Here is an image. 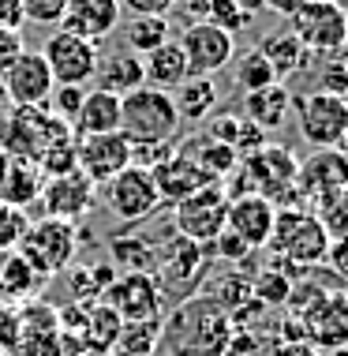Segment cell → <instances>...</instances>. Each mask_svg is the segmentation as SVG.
<instances>
[{"instance_id":"25","label":"cell","mask_w":348,"mask_h":356,"mask_svg":"<svg viewBox=\"0 0 348 356\" xmlns=\"http://www.w3.org/2000/svg\"><path fill=\"white\" fill-rule=\"evenodd\" d=\"M45 180H49V177L42 172V165H38V161L12 158V165H8V172L0 177V203L26 210L31 203H38V199H42Z\"/></svg>"},{"instance_id":"59","label":"cell","mask_w":348,"mask_h":356,"mask_svg":"<svg viewBox=\"0 0 348 356\" xmlns=\"http://www.w3.org/2000/svg\"><path fill=\"white\" fill-rule=\"evenodd\" d=\"M345 296H348V285H345Z\"/></svg>"},{"instance_id":"8","label":"cell","mask_w":348,"mask_h":356,"mask_svg":"<svg viewBox=\"0 0 348 356\" xmlns=\"http://www.w3.org/2000/svg\"><path fill=\"white\" fill-rule=\"evenodd\" d=\"M53 86V72L38 49H23L0 64V94L12 109H42Z\"/></svg>"},{"instance_id":"27","label":"cell","mask_w":348,"mask_h":356,"mask_svg":"<svg viewBox=\"0 0 348 356\" xmlns=\"http://www.w3.org/2000/svg\"><path fill=\"white\" fill-rule=\"evenodd\" d=\"M169 94H172V102H176L180 120H188V124L210 120L217 113V102H221L214 79H206V75H188V79H183L176 90H169Z\"/></svg>"},{"instance_id":"47","label":"cell","mask_w":348,"mask_h":356,"mask_svg":"<svg viewBox=\"0 0 348 356\" xmlns=\"http://www.w3.org/2000/svg\"><path fill=\"white\" fill-rule=\"evenodd\" d=\"M326 266H330V270L348 285V236L330 240V252H326Z\"/></svg>"},{"instance_id":"3","label":"cell","mask_w":348,"mask_h":356,"mask_svg":"<svg viewBox=\"0 0 348 356\" xmlns=\"http://www.w3.org/2000/svg\"><path fill=\"white\" fill-rule=\"evenodd\" d=\"M285 307L304 326V341L315 345L318 353L348 345V296H345V289L292 285V296H288Z\"/></svg>"},{"instance_id":"31","label":"cell","mask_w":348,"mask_h":356,"mask_svg":"<svg viewBox=\"0 0 348 356\" xmlns=\"http://www.w3.org/2000/svg\"><path fill=\"white\" fill-rule=\"evenodd\" d=\"M142 68H147V86H158V90H176V86L191 75L188 56H183L176 38H169L165 45H158L154 53L142 56Z\"/></svg>"},{"instance_id":"15","label":"cell","mask_w":348,"mask_h":356,"mask_svg":"<svg viewBox=\"0 0 348 356\" xmlns=\"http://www.w3.org/2000/svg\"><path fill=\"white\" fill-rule=\"evenodd\" d=\"M176 42L188 56V72L206 75V79H214L221 68H229L232 56H236V38L214 23H188Z\"/></svg>"},{"instance_id":"1","label":"cell","mask_w":348,"mask_h":356,"mask_svg":"<svg viewBox=\"0 0 348 356\" xmlns=\"http://www.w3.org/2000/svg\"><path fill=\"white\" fill-rule=\"evenodd\" d=\"M232 330V315L210 293L183 296L176 312L165 315L158 356H225Z\"/></svg>"},{"instance_id":"5","label":"cell","mask_w":348,"mask_h":356,"mask_svg":"<svg viewBox=\"0 0 348 356\" xmlns=\"http://www.w3.org/2000/svg\"><path fill=\"white\" fill-rule=\"evenodd\" d=\"M180 128V113L169 90L139 86L120 98V131L128 143H169Z\"/></svg>"},{"instance_id":"53","label":"cell","mask_w":348,"mask_h":356,"mask_svg":"<svg viewBox=\"0 0 348 356\" xmlns=\"http://www.w3.org/2000/svg\"><path fill=\"white\" fill-rule=\"evenodd\" d=\"M176 4H183L191 12V19H195V23H202V15H206V8L214 4V0H176Z\"/></svg>"},{"instance_id":"28","label":"cell","mask_w":348,"mask_h":356,"mask_svg":"<svg viewBox=\"0 0 348 356\" xmlns=\"http://www.w3.org/2000/svg\"><path fill=\"white\" fill-rule=\"evenodd\" d=\"M72 131L79 136H105V131H120V94L109 90H90L79 105V117H75Z\"/></svg>"},{"instance_id":"54","label":"cell","mask_w":348,"mask_h":356,"mask_svg":"<svg viewBox=\"0 0 348 356\" xmlns=\"http://www.w3.org/2000/svg\"><path fill=\"white\" fill-rule=\"evenodd\" d=\"M8 165H12V154H8L4 147H0V177H4V172H8Z\"/></svg>"},{"instance_id":"2","label":"cell","mask_w":348,"mask_h":356,"mask_svg":"<svg viewBox=\"0 0 348 356\" xmlns=\"http://www.w3.org/2000/svg\"><path fill=\"white\" fill-rule=\"evenodd\" d=\"M296 172H299V158L285 147L266 143L263 150L240 158V165L229 172L221 184H225L229 199L236 195H263L270 203L281 207H299L296 199Z\"/></svg>"},{"instance_id":"61","label":"cell","mask_w":348,"mask_h":356,"mask_svg":"<svg viewBox=\"0 0 348 356\" xmlns=\"http://www.w3.org/2000/svg\"><path fill=\"white\" fill-rule=\"evenodd\" d=\"M0 98H4V94H0Z\"/></svg>"},{"instance_id":"60","label":"cell","mask_w":348,"mask_h":356,"mask_svg":"<svg viewBox=\"0 0 348 356\" xmlns=\"http://www.w3.org/2000/svg\"><path fill=\"white\" fill-rule=\"evenodd\" d=\"M345 19H348V8H345Z\"/></svg>"},{"instance_id":"14","label":"cell","mask_w":348,"mask_h":356,"mask_svg":"<svg viewBox=\"0 0 348 356\" xmlns=\"http://www.w3.org/2000/svg\"><path fill=\"white\" fill-rule=\"evenodd\" d=\"M45 56L53 72V83L56 86H83L98 75V64H101V49L86 38H75L67 31H53L45 38V45L38 49Z\"/></svg>"},{"instance_id":"52","label":"cell","mask_w":348,"mask_h":356,"mask_svg":"<svg viewBox=\"0 0 348 356\" xmlns=\"http://www.w3.org/2000/svg\"><path fill=\"white\" fill-rule=\"evenodd\" d=\"M299 8V0H263V12H274V15H292Z\"/></svg>"},{"instance_id":"17","label":"cell","mask_w":348,"mask_h":356,"mask_svg":"<svg viewBox=\"0 0 348 356\" xmlns=\"http://www.w3.org/2000/svg\"><path fill=\"white\" fill-rule=\"evenodd\" d=\"M101 300L128 319H150V315H165V289L154 274H116L113 285L101 293Z\"/></svg>"},{"instance_id":"37","label":"cell","mask_w":348,"mask_h":356,"mask_svg":"<svg viewBox=\"0 0 348 356\" xmlns=\"http://www.w3.org/2000/svg\"><path fill=\"white\" fill-rule=\"evenodd\" d=\"M169 38H172L169 15H131V23H128V49H135L139 56L154 53L158 45H165Z\"/></svg>"},{"instance_id":"46","label":"cell","mask_w":348,"mask_h":356,"mask_svg":"<svg viewBox=\"0 0 348 356\" xmlns=\"http://www.w3.org/2000/svg\"><path fill=\"white\" fill-rule=\"evenodd\" d=\"M19 345V304H0V356H15Z\"/></svg>"},{"instance_id":"30","label":"cell","mask_w":348,"mask_h":356,"mask_svg":"<svg viewBox=\"0 0 348 356\" xmlns=\"http://www.w3.org/2000/svg\"><path fill=\"white\" fill-rule=\"evenodd\" d=\"M109 263L120 274H154V266H158V244L142 233H120L109 240Z\"/></svg>"},{"instance_id":"56","label":"cell","mask_w":348,"mask_h":356,"mask_svg":"<svg viewBox=\"0 0 348 356\" xmlns=\"http://www.w3.org/2000/svg\"><path fill=\"white\" fill-rule=\"evenodd\" d=\"M72 356H109V353H94V349H75Z\"/></svg>"},{"instance_id":"12","label":"cell","mask_w":348,"mask_h":356,"mask_svg":"<svg viewBox=\"0 0 348 356\" xmlns=\"http://www.w3.org/2000/svg\"><path fill=\"white\" fill-rule=\"evenodd\" d=\"M105 203H109V214L116 218V225H139L161 207V191L154 184L150 169L128 165L120 177H113L105 184Z\"/></svg>"},{"instance_id":"32","label":"cell","mask_w":348,"mask_h":356,"mask_svg":"<svg viewBox=\"0 0 348 356\" xmlns=\"http://www.w3.org/2000/svg\"><path fill=\"white\" fill-rule=\"evenodd\" d=\"M120 326H124V319L113 312L109 304H105V300H90V304H86L83 330H79V345H83V349L113 356V345H116V338H120Z\"/></svg>"},{"instance_id":"57","label":"cell","mask_w":348,"mask_h":356,"mask_svg":"<svg viewBox=\"0 0 348 356\" xmlns=\"http://www.w3.org/2000/svg\"><path fill=\"white\" fill-rule=\"evenodd\" d=\"M299 4H315V0H299Z\"/></svg>"},{"instance_id":"40","label":"cell","mask_w":348,"mask_h":356,"mask_svg":"<svg viewBox=\"0 0 348 356\" xmlns=\"http://www.w3.org/2000/svg\"><path fill=\"white\" fill-rule=\"evenodd\" d=\"M318 90L337 94V98H348V45L322 56V68H318Z\"/></svg>"},{"instance_id":"41","label":"cell","mask_w":348,"mask_h":356,"mask_svg":"<svg viewBox=\"0 0 348 356\" xmlns=\"http://www.w3.org/2000/svg\"><path fill=\"white\" fill-rule=\"evenodd\" d=\"M210 255H217L221 263H229V266H244L247 259L255 255V248H251L244 236H236V233L225 225V229L214 236V244H210Z\"/></svg>"},{"instance_id":"45","label":"cell","mask_w":348,"mask_h":356,"mask_svg":"<svg viewBox=\"0 0 348 356\" xmlns=\"http://www.w3.org/2000/svg\"><path fill=\"white\" fill-rule=\"evenodd\" d=\"M172 150H176V143H172V139L169 143H131V165L154 172Z\"/></svg>"},{"instance_id":"38","label":"cell","mask_w":348,"mask_h":356,"mask_svg":"<svg viewBox=\"0 0 348 356\" xmlns=\"http://www.w3.org/2000/svg\"><path fill=\"white\" fill-rule=\"evenodd\" d=\"M232 64H236V86L244 94H251V90H263V86H270V83H277V75H274V68H270V60L263 56V49H244L240 56H232Z\"/></svg>"},{"instance_id":"19","label":"cell","mask_w":348,"mask_h":356,"mask_svg":"<svg viewBox=\"0 0 348 356\" xmlns=\"http://www.w3.org/2000/svg\"><path fill=\"white\" fill-rule=\"evenodd\" d=\"M337 188H348V158L337 147L333 150H311V158L299 161V172H296L299 207L315 203V199H322L326 191H337Z\"/></svg>"},{"instance_id":"35","label":"cell","mask_w":348,"mask_h":356,"mask_svg":"<svg viewBox=\"0 0 348 356\" xmlns=\"http://www.w3.org/2000/svg\"><path fill=\"white\" fill-rule=\"evenodd\" d=\"M292 285H296V277H288L277 263H270V266H263V270L251 274V296H255L263 307H270V312L288 304Z\"/></svg>"},{"instance_id":"50","label":"cell","mask_w":348,"mask_h":356,"mask_svg":"<svg viewBox=\"0 0 348 356\" xmlns=\"http://www.w3.org/2000/svg\"><path fill=\"white\" fill-rule=\"evenodd\" d=\"M26 45H23V34L19 31H8V26H0V64L4 60H12L15 53H23Z\"/></svg>"},{"instance_id":"10","label":"cell","mask_w":348,"mask_h":356,"mask_svg":"<svg viewBox=\"0 0 348 356\" xmlns=\"http://www.w3.org/2000/svg\"><path fill=\"white\" fill-rule=\"evenodd\" d=\"M299 136L311 143V150H333L348 136V98L326 90H311L296 102Z\"/></svg>"},{"instance_id":"49","label":"cell","mask_w":348,"mask_h":356,"mask_svg":"<svg viewBox=\"0 0 348 356\" xmlns=\"http://www.w3.org/2000/svg\"><path fill=\"white\" fill-rule=\"evenodd\" d=\"M23 23H26L23 0H0V26H8V31H19Z\"/></svg>"},{"instance_id":"39","label":"cell","mask_w":348,"mask_h":356,"mask_svg":"<svg viewBox=\"0 0 348 356\" xmlns=\"http://www.w3.org/2000/svg\"><path fill=\"white\" fill-rule=\"evenodd\" d=\"M311 214L322 221V229L330 233V240L348 236V188L326 191L322 199H315V203H311Z\"/></svg>"},{"instance_id":"51","label":"cell","mask_w":348,"mask_h":356,"mask_svg":"<svg viewBox=\"0 0 348 356\" xmlns=\"http://www.w3.org/2000/svg\"><path fill=\"white\" fill-rule=\"evenodd\" d=\"M270 356H318V349L307 341H277L274 349H270Z\"/></svg>"},{"instance_id":"33","label":"cell","mask_w":348,"mask_h":356,"mask_svg":"<svg viewBox=\"0 0 348 356\" xmlns=\"http://www.w3.org/2000/svg\"><path fill=\"white\" fill-rule=\"evenodd\" d=\"M161 330H165V315L128 319L120 326V338H116V345H113V356H158Z\"/></svg>"},{"instance_id":"22","label":"cell","mask_w":348,"mask_h":356,"mask_svg":"<svg viewBox=\"0 0 348 356\" xmlns=\"http://www.w3.org/2000/svg\"><path fill=\"white\" fill-rule=\"evenodd\" d=\"M274 218H277V207L263 195H236L229 199V218L225 225L232 229L236 236H244L251 248H266L270 233H274Z\"/></svg>"},{"instance_id":"36","label":"cell","mask_w":348,"mask_h":356,"mask_svg":"<svg viewBox=\"0 0 348 356\" xmlns=\"http://www.w3.org/2000/svg\"><path fill=\"white\" fill-rule=\"evenodd\" d=\"M255 12H263V0H214L202 15V23H214L236 38L240 31H247L255 23Z\"/></svg>"},{"instance_id":"20","label":"cell","mask_w":348,"mask_h":356,"mask_svg":"<svg viewBox=\"0 0 348 356\" xmlns=\"http://www.w3.org/2000/svg\"><path fill=\"white\" fill-rule=\"evenodd\" d=\"M120 15H124L120 0H67V12L56 31H67L98 45L120 26Z\"/></svg>"},{"instance_id":"16","label":"cell","mask_w":348,"mask_h":356,"mask_svg":"<svg viewBox=\"0 0 348 356\" xmlns=\"http://www.w3.org/2000/svg\"><path fill=\"white\" fill-rule=\"evenodd\" d=\"M131 165V143L124 131H105V136H79L75 143V169L86 172L98 188L113 177H120Z\"/></svg>"},{"instance_id":"26","label":"cell","mask_w":348,"mask_h":356,"mask_svg":"<svg viewBox=\"0 0 348 356\" xmlns=\"http://www.w3.org/2000/svg\"><path fill=\"white\" fill-rule=\"evenodd\" d=\"M94 79H101V90L109 94H131L139 90V86H147V68H142V56L131 53V49H116L109 56H101L98 64V75Z\"/></svg>"},{"instance_id":"58","label":"cell","mask_w":348,"mask_h":356,"mask_svg":"<svg viewBox=\"0 0 348 356\" xmlns=\"http://www.w3.org/2000/svg\"><path fill=\"white\" fill-rule=\"evenodd\" d=\"M341 154H345V158H348V147H345V150H341Z\"/></svg>"},{"instance_id":"44","label":"cell","mask_w":348,"mask_h":356,"mask_svg":"<svg viewBox=\"0 0 348 356\" xmlns=\"http://www.w3.org/2000/svg\"><path fill=\"white\" fill-rule=\"evenodd\" d=\"M26 23L38 26H60V19L67 12V0H23Z\"/></svg>"},{"instance_id":"4","label":"cell","mask_w":348,"mask_h":356,"mask_svg":"<svg viewBox=\"0 0 348 356\" xmlns=\"http://www.w3.org/2000/svg\"><path fill=\"white\" fill-rule=\"evenodd\" d=\"M266 252L277 263H288L296 270H315L318 263H326V252H330V233L322 229L307 207H285L277 210L274 218V233L266 240Z\"/></svg>"},{"instance_id":"42","label":"cell","mask_w":348,"mask_h":356,"mask_svg":"<svg viewBox=\"0 0 348 356\" xmlns=\"http://www.w3.org/2000/svg\"><path fill=\"white\" fill-rule=\"evenodd\" d=\"M83 98H86V90H83V86H53V94H49V102H45V105L53 109V117H56V120L75 124Z\"/></svg>"},{"instance_id":"23","label":"cell","mask_w":348,"mask_h":356,"mask_svg":"<svg viewBox=\"0 0 348 356\" xmlns=\"http://www.w3.org/2000/svg\"><path fill=\"white\" fill-rule=\"evenodd\" d=\"M258 49H263V56L270 60L277 83H288V79H296V75H304L307 64H311V53L304 49V42H299L292 31H270L263 42H258Z\"/></svg>"},{"instance_id":"18","label":"cell","mask_w":348,"mask_h":356,"mask_svg":"<svg viewBox=\"0 0 348 356\" xmlns=\"http://www.w3.org/2000/svg\"><path fill=\"white\" fill-rule=\"evenodd\" d=\"M98 184H94L86 172L72 169V172H60V177H49L42 188V199L38 203L45 207V218H60V221H83L86 214L98 203Z\"/></svg>"},{"instance_id":"11","label":"cell","mask_w":348,"mask_h":356,"mask_svg":"<svg viewBox=\"0 0 348 356\" xmlns=\"http://www.w3.org/2000/svg\"><path fill=\"white\" fill-rule=\"evenodd\" d=\"M210 266V244H195V240L172 233L169 240L158 244V266L154 277L161 282V289L172 293H195V285L202 282Z\"/></svg>"},{"instance_id":"34","label":"cell","mask_w":348,"mask_h":356,"mask_svg":"<svg viewBox=\"0 0 348 356\" xmlns=\"http://www.w3.org/2000/svg\"><path fill=\"white\" fill-rule=\"evenodd\" d=\"M176 147H180L183 154H191V158H195L214 180H225L229 172L240 165V154L232 150L229 143L206 136V131H202V136H195V139H188V143H176Z\"/></svg>"},{"instance_id":"21","label":"cell","mask_w":348,"mask_h":356,"mask_svg":"<svg viewBox=\"0 0 348 356\" xmlns=\"http://www.w3.org/2000/svg\"><path fill=\"white\" fill-rule=\"evenodd\" d=\"M154 184L161 191V203H180V199L195 195V191L210 188V184H221V180H214L191 154H183L176 147L158 169H154Z\"/></svg>"},{"instance_id":"9","label":"cell","mask_w":348,"mask_h":356,"mask_svg":"<svg viewBox=\"0 0 348 356\" xmlns=\"http://www.w3.org/2000/svg\"><path fill=\"white\" fill-rule=\"evenodd\" d=\"M288 31H292L304 49L311 56H326L337 53L348 45V19L345 8L337 0H315V4H299L292 15H288Z\"/></svg>"},{"instance_id":"6","label":"cell","mask_w":348,"mask_h":356,"mask_svg":"<svg viewBox=\"0 0 348 356\" xmlns=\"http://www.w3.org/2000/svg\"><path fill=\"white\" fill-rule=\"evenodd\" d=\"M15 252L34 266V274L42 277H53V274H64L67 266L75 263L79 255V229L72 221H60V218H38L26 225V233L19 236Z\"/></svg>"},{"instance_id":"55","label":"cell","mask_w":348,"mask_h":356,"mask_svg":"<svg viewBox=\"0 0 348 356\" xmlns=\"http://www.w3.org/2000/svg\"><path fill=\"white\" fill-rule=\"evenodd\" d=\"M318 356H348V345H341V349H326V353H318Z\"/></svg>"},{"instance_id":"29","label":"cell","mask_w":348,"mask_h":356,"mask_svg":"<svg viewBox=\"0 0 348 356\" xmlns=\"http://www.w3.org/2000/svg\"><path fill=\"white\" fill-rule=\"evenodd\" d=\"M38 289H42V277L34 274V266L26 263L15 248H4V252H0V304L34 300Z\"/></svg>"},{"instance_id":"7","label":"cell","mask_w":348,"mask_h":356,"mask_svg":"<svg viewBox=\"0 0 348 356\" xmlns=\"http://www.w3.org/2000/svg\"><path fill=\"white\" fill-rule=\"evenodd\" d=\"M83 349L72 334L60 326V307L45 300H23L19 304V345L15 356H72Z\"/></svg>"},{"instance_id":"43","label":"cell","mask_w":348,"mask_h":356,"mask_svg":"<svg viewBox=\"0 0 348 356\" xmlns=\"http://www.w3.org/2000/svg\"><path fill=\"white\" fill-rule=\"evenodd\" d=\"M26 225H31L26 210L0 203V252H4V248H15V244H19V236L26 233Z\"/></svg>"},{"instance_id":"48","label":"cell","mask_w":348,"mask_h":356,"mask_svg":"<svg viewBox=\"0 0 348 356\" xmlns=\"http://www.w3.org/2000/svg\"><path fill=\"white\" fill-rule=\"evenodd\" d=\"M120 8H128L131 15H169L176 0H120Z\"/></svg>"},{"instance_id":"13","label":"cell","mask_w":348,"mask_h":356,"mask_svg":"<svg viewBox=\"0 0 348 356\" xmlns=\"http://www.w3.org/2000/svg\"><path fill=\"white\" fill-rule=\"evenodd\" d=\"M229 218V191L225 184H210L195 195L172 203V225L180 236L195 240V244H214V236L225 229Z\"/></svg>"},{"instance_id":"24","label":"cell","mask_w":348,"mask_h":356,"mask_svg":"<svg viewBox=\"0 0 348 356\" xmlns=\"http://www.w3.org/2000/svg\"><path fill=\"white\" fill-rule=\"evenodd\" d=\"M288 109H292V94H288V86L285 83H270V86H263V90L244 94V109L240 113H244L255 128H263L270 136V131H277L288 120Z\"/></svg>"}]
</instances>
